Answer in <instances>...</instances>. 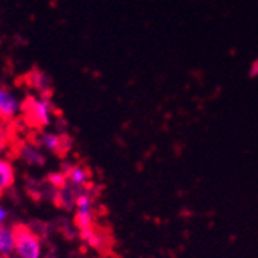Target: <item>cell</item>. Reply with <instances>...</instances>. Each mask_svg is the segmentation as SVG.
Here are the masks:
<instances>
[{
    "label": "cell",
    "instance_id": "obj_1",
    "mask_svg": "<svg viewBox=\"0 0 258 258\" xmlns=\"http://www.w3.org/2000/svg\"><path fill=\"white\" fill-rule=\"evenodd\" d=\"M23 113H25L30 124L39 128L48 127L53 122L54 107L48 96H31L23 102Z\"/></svg>",
    "mask_w": 258,
    "mask_h": 258
},
{
    "label": "cell",
    "instance_id": "obj_6",
    "mask_svg": "<svg viewBox=\"0 0 258 258\" xmlns=\"http://www.w3.org/2000/svg\"><path fill=\"white\" fill-rule=\"evenodd\" d=\"M17 155L23 162L31 167H42L46 161L45 152L36 143H23L17 149Z\"/></svg>",
    "mask_w": 258,
    "mask_h": 258
},
{
    "label": "cell",
    "instance_id": "obj_10",
    "mask_svg": "<svg viewBox=\"0 0 258 258\" xmlns=\"http://www.w3.org/2000/svg\"><path fill=\"white\" fill-rule=\"evenodd\" d=\"M81 190L75 189L73 185H70L68 182L62 187V189L56 190V197H57V203L65 209V210H73L75 204H76V198L79 195Z\"/></svg>",
    "mask_w": 258,
    "mask_h": 258
},
{
    "label": "cell",
    "instance_id": "obj_9",
    "mask_svg": "<svg viewBox=\"0 0 258 258\" xmlns=\"http://www.w3.org/2000/svg\"><path fill=\"white\" fill-rule=\"evenodd\" d=\"M16 182V170L11 161L0 155V194L10 190Z\"/></svg>",
    "mask_w": 258,
    "mask_h": 258
},
{
    "label": "cell",
    "instance_id": "obj_3",
    "mask_svg": "<svg viewBox=\"0 0 258 258\" xmlns=\"http://www.w3.org/2000/svg\"><path fill=\"white\" fill-rule=\"evenodd\" d=\"M23 111V102L17 93L8 87H0V122H11Z\"/></svg>",
    "mask_w": 258,
    "mask_h": 258
},
{
    "label": "cell",
    "instance_id": "obj_12",
    "mask_svg": "<svg viewBox=\"0 0 258 258\" xmlns=\"http://www.w3.org/2000/svg\"><path fill=\"white\" fill-rule=\"evenodd\" d=\"M79 237H81V240H82L87 246H90V247L99 249V247L104 246V238H102V235H101V233H98L93 227H91V229H85V230H79Z\"/></svg>",
    "mask_w": 258,
    "mask_h": 258
},
{
    "label": "cell",
    "instance_id": "obj_4",
    "mask_svg": "<svg viewBox=\"0 0 258 258\" xmlns=\"http://www.w3.org/2000/svg\"><path fill=\"white\" fill-rule=\"evenodd\" d=\"M93 207L95 206H93L91 194L87 190H81L76 198V204H75V224L79 230L93 227V220H95Z\"/></svg>",
    "mask_w": 258,
    "mask_h": 258
},
{
    "label": "cell",
    "instance_id": "obj_15",
    "mask_svg": "<svg viewBox=\"0 0 258 258\" xmlns=\"http://www.w3.org/2000/svg\"><path fill=\"white\" fill-rule=\"evenodd\" d=\"M7 220H8V210L5 206L0 204V227L7 224Z\"/></svg>",
    "mask_w": 258,
    "mask_h": 258
},
{
    "label": "cell",
    "instance_id": "obj_11",
    "mask_svg": "<svg viewBox=\"0 0 258 258\" xmlns=\"http://www.w3.org/2000/svg\"><path fill=\"white\" fill-rule=\"evenodd\" d=\"M28 82L39 93V96H48V93L51 91V79L43 72H33L28 76Z\"/></svg>",
    "mask_w": 258,
    "mask_h": 258
},
{
    "label": "cell",
    "instance_id": "obj_7",
    "mask_svg": "<svg viewBox=\"0 0 258 258\" xmlns=\"http://www.w3.org/2000/svg\"><path fill=\"white\" fill-rule=\"evenodd\" d=\"M63 173L67 176V182L70 185H73L78 190H85V187L90 182V173L84 166H81V164H70V166H65Z\"/></svg>",
    "mask_w": 258,
    "mask_h": 258
},
{
    "label": "cell",
    "instance_id": "obj_16",
    "mask_svg": "<svg viewBox=\"0 0 258 258\" xmlns=\"http://www.w3.org/2000/svg\"><path fill=\"white\" fill-rule=\"evenodd\" d=\"M250 75H252V76H256V75H258V60H255V63L252 65V68H250Z\"/></svg>",
    "mask_w": 258,
    "mask_h": 258
},
{
    "label": "cell",
    "instance_id": "obj_14",
    "mask_svg": "<svg viewBox=\"0 0 258 258\" xmlns=\"http://www.w3.org/2000/svg\"><path fill=\"white\" fill-rule=\"evenodd\" d=\"M8 146H10V133L4 125H0V153L5 152Z\"/></svg>",
    "mask_w": 258,
    "mask_h": 258
},
{
    "label": "cell",
    "instance_id": "obj_8",
    "mask_svg": "<svg viewBox=\"0 0 258 258\" xmlns=\"http://www.w3.org/2000/svg\"><path fill=\"white\" fill-rule=\"evenodd\" d=\"M16 247V226H2L0 227V256L8 258L14 253Z\"/></svg>",
    "mask_w": 258,
    "mask_h": 258
},
{
    "label": "cell",
    "instance_id": "obj_2",
    "mask_svg": "<svg viewBox=\"0 0 258 258\" xmlns=\"http://www.w3.org/2000/svg\"><path fill=\"white\" fill-rule=\"evenodd\" d=\"M17 258H42L43 243L39 233L27 226H16V247Z\"/></svg>",
    "mask_w": 258,
    "mask_h": 258
},
{
    "label": "cell",
    "instance_id": "obj_5",
    "mask_svg": "<svg viewBox=\"0 0 258 258\" xmlns=\"http://www.w3.org/2000/svg\"><path fill=\"white\" fill-rule=\"evenodd\" d=\"M36 144L43 150V152H50L54 155H60L65 152L67 149V141L62 135L56 133V132H50V130H43L39 133Z\"/></svg>",
    "mask_w": 258,
    "mask_h": 258
},
{
    "label": "cell",
    "instance_id": "obj_13",
    "mask_svg": "<svg viewBox=\"0 0 258 258\" xmlns=\"http://www.w3.org/2000/svg\"><path fill=\"white\" fill-rule=\"evenodd\" d=\"M48 184L53 187L54 190H59L67 184V176L63 172H51L48 175Z\"/></svg>",
    "mask_w": 258,
    "mask_h": 258
}]
</instances>
